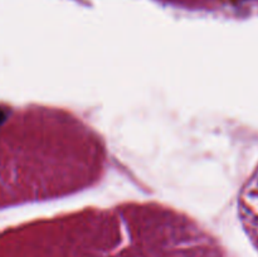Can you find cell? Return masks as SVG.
Returning <instances> with one entry per match:
<instances>
[{
    "label": "cell",
    "instance_id": "cell-1",
    "mask_svg": "<svg viewBox=\"0 0 258 257\" xmlns=\"http://www.w3.org/2000/svg\"><path fill=\"white\" fill-rule=\"evenodd\" d=\"M3 118H4V115H3V111H0V122L3 121Z\"/></svg>",
    "mask_w": 258,
    "mask_h": 257
}]
</instances>
